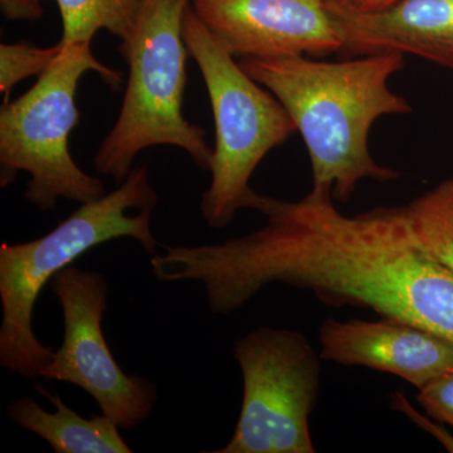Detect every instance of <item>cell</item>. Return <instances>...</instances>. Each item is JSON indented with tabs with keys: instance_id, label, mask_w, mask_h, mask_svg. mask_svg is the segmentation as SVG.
<instances>
[{
	"instance_id": "cell-1",
	"label": "cell",
	"mask_w": 453,
	"mask_h": 453,
	"mask_svg": "<svg viewBox=\"0 0 453 453\" xmlns=\"http://www.w3.org/2000/svg\"><path fill=\"white\" fill-rule=\"evenodd\" d=\"M333 196L311 190L288 202L253 190L247 208L265 217L262 228L216 244L162 246L151 271L160 282H201L214 314L285 283L334 308L372 310L453 342V273L417 242L407 208L350 217Z\"/></svg>"
},
{
	"instance_id": "cell-2",
	"label": "cell",
	"mask_w": 453,
	"mask_h": 453,
	"mask_svg": "<svg viewBox=\"0 0 453 453\" xmlns=\"http://www.w3.org/2000/svg\"><path fill=\"white\" fill-rule=\"evenodd\" d=\"M244 73L282 104L308 148L312 190L332 192L347 202L365 179L399 178L375 162L369 150L372 124L412 107L389 88L404 68L402 53L362 56L344 62L312 61L305 56L243 58Z\"/></svg>"
},
{
	"instance_id": "cell-3",
	"label": "cell",
	"mask_w": 453,
	"mask_h": 453,
	"mask_svg": "<svg viewBox=\"0 0 453 453\" xmlns=\"http://www.w3.org/2000/svg\"><path fill=\"white\" fill-rule=\"evenodd\" d=\"M159 196L146 165L134 166L109 195L82 203L50 234L31 242L0 246V365L26 380H37L55 350L33 332V312L44 286L89 250L118 238L138 241L155 255L151 213Z\"/></svg>"
},
{
	"instance_id": "cell-4",
	"label": "cell",
	"mask_w": 453,
	"mask_h": 453,
	"mask_svg": "<svg viewBox=\"0 0 453 453\" xmlns=\"http://www.w3.org/2000/svg\"><path fill=\"white\" fill-rule=\"evenodd\" d=\"M193 0H142L133 38L119 46L129 65L118 120L98 146L94 166L116 186L134 168L136 155L151 146L183 149L210 170L213 150L205 131L184 118L187 58L183 20Z\"/></svg>"
},
{
	"instance_id": "cell-5",
	"label": "cell",
	"mask_w": 453,
	"mask_h": 453,
	"mask_svg": "<svg viewBox=\"0 0 453 453\" xmlns=\"http://www.w3.org/2000/svg\"><path fill=\"white\" fill-rule=\"evenodd\" d=\"M61 46L37 83L0 109V187L28 173L25 198L42 211H52L59 199L82 204L105 196L101 179L83 172L71 157L68 139L80 122L76 96L83 74L94 71L113 89L122 85L121 71L101 64L91 43Z\"/></svg>"
},
{
	"instance_id": "cell-6",
	"label": "cell",
	"mask_w": 453,
	"mask_h": 453,
	"mask_svg": "<svg viewBox=\"0 0 453 453\" xmlns=\"http://www.w3.org/2000/svg\"><path fill=\"white\" fill-rule=\"evenodd\" d=\"M183 38L201 70L216 127L211 187L203 193L201 213L211 228L223 229L247 208L258 164L296 133V125L275 95L235 64L192 5L184 16Z\"/></svg>"
},
{
	"instance_id": "cell-7",
	"label": "cell",
	"mask_w": 453,
	"mask_h": 453,
	"mask_svg": "<svg viewBox=\"0 0 453 453\" xmlns=\"http://www.w3.org/2000/svg\"><path fill=\"white\" fill-rule=\"evenodd\" d=\"M243 401L234 434L216 453H314L310 414L321 357L303 333L262 326L235 340Z\"/></svg>"
},
{
	"instance_id": "cell-8",
	"label": "cell",
	"mask_w": 453,
	"mask_h": 453,
	"mask_svg": "<svg viewBox=\"0 0 453 453\" xmlns=\"http://www.w3.org/2000/svg\"><path fill=\"white\" fill-rule=\"evenodd\" d=\"M50 288L61 303L65 335L41 377L79 387L119 428L135 429L153 413L157 389L148 378L124 372L107 345L101 327L107 280L73 264L53 277Z\"/></svg>"
},
{
	"instance_id": "cell-9",
	"label": "cell",
	"mask_w": 453,
	"mask_h": 453,
	"mask_svg": "<svg viewBox=\"0 0 453 453\" xmlns=\"http://www.w3.org/2000/svg\"><path fill=\"white\" fill-rule=\"evenodd\" d=\"M330 2L193 0L192 8L234 58H276L339 52Z\"/></svg>"
},
{
	"instance_id": "cell-10",
	"label": "cell",
	"mask_w": 453,
	"mask_h": 453,
	"mask_svg": "<svg viewBox=\"0 0 453 453\" xmlns=\"http://www.w3.org/2000/svg\"><path fill=\"white\" fill-rule=\"evenodd\" d=\"M319 340L321 359L389 372L417 389L453 369L452 340L395 319H327L319 329Z\"/></svg>"
},
{
	"instance_id": "cell-11",
	"label": "cell",
	"mask_w": 453,
	"mask_h": 453,
	"mask_svg": "<svg viewBox=\"0 0 453 453\" xmlns=\"http://www.w3.org/2000/svg\"><path fill=\"white\" fill-rule=\"evenodd\" d=\"M329 13L339 35V52L410 53L453 68V0H398L369 12L332 0Z\"/></svg>"
},
{
	"instance_id": "cell-12",
	"label": "cell",
	"mask_w": 453,
	"mask_h": 453,
	"mask_svg": "<svg viewBox=\"0 0 453 453\" xmlns=\"http://www.w3.org/2000/svg\"><path fill=\"white\" fill-rule=\"evenodd\" d=\"M33 388L55 405V412H47L31 396H19L8 404V417L20 428L43 438L56 453L133 452L110 417L85 418L65 404L58 393L40 383Z\"/></svg>"
},
{
	"instance_id": "cell-13",
	"label": "cell",
	"mask_w": 453,
	"mask_h": 453,
	"mask_svg": "<svg viewBox=\"0 0 453 453\" xmlns=\"http://www.w3.org/2000/svg\"><path fill=\"white\" fill-rule=\"evenodd\" d=\"M62 18L61 44L91 43L106 29L127 43L133 38L142 0H56Z\"/></svg>"
},
{
	"instance_id": "cell-14",
	"label": "cell",
	"mask_w": 453,
	"mask_h": 453,
	"mask_svg": "<svg viewBox=\"0 0 453 453\" xmlns=\"http://www.w3.org/2000/svg\"><path fill=\"white\" fill-rule=\"evenodd\" d=\"M405 208L417 242L453 273V179L438 184Z\"/></svg>"
},
{
	"instance_id": "cell-15",
	"label": "cell",
	"mask_w": 453,
	"mask_h": 453,
	"mask_svg": "<svg viewBox=\"0 0 453 453\" xmlns=\"http://www.w3.org/2000/svg\"><path fill=\"white\" fill-rule=\"evenodd\" d=\"M61 43L42 49L32 42L2 43L0 46V92L4 103L11 101L12 89L23 80L42 76L61 52Z\"/></svg>"
},
{
	"instance_id": "cell-16",
	"label": "cell",
	"mask_w": 453,
	"mask_h": 453,
	"mask_svg": "<svg viewBox=\"0 0 453 453\" xmlns=\"http://www.w3.org/2000/svg\"><path fill=\"white\" fill-rule=\"evenodd\" d=\"M417 401L428 416L453 428V369L419 389Z\"/></svg>"
},
{
	"instance_id": "cell-17",
	"label": "cell",
	"mask_w": 453,
	"mask_h": 453,
	"mask_svg": "<svg viewBox=\"0 0 453 453\" xmlns=\"http://www.w3.org/2000/svg\"><path fill=\"white\" fill-rule=\"evenodd\" d=\"M3 16L9 20H38L43 17L42 0H0Z\"/></svg>"
},
{
	"instance_id": "cell-18",
	"label": "cell",
	"mask_w": 453,
	"mask_h": 453,
	"mask_svg": "<svg viewBox=\"0 0 453 453\" xmlns=\"http://www.w3.org/2000/svg\"><path fill=\"white\" fill-rule=\"evenodd\" d=\"M345 2L359 11L369 12L389 7L398 0H345Z\"/></svg>"
}]
</instances>
